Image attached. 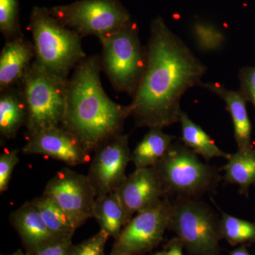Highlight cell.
I'll list each match as a JSON object with an SVG mask.
<instances>
[{
	"instance_id": "cell-28",
	"label": "cell",
	"mask_w": 255,
	"mask_h": 255,
	"mask_svg": "<svg viewBox=\"0 0 255 255\" xmlns=\"http://www.w3.org/2000/svg\"><path fill=\"white\" fill-rule=\"evenodd\" d=\"M18 162V150H6L0 154V192L7 190L13 171Z\"/></svg>"
},
{
	"instance_id": "cell-6",
	"label": "cell",
	"mask_w": 255,
	"mask_h": 255,
	"mask_svg": "<svg viewBox=\"0 0 255 255\" xmlns=\"http://www.w3.org/2000/svg\"><path fill=\"white\" fill-rule=\"evenodd\" d=\"M184 143L174 142L154 168L167 197L200 198L216 191L221 180L219 169L201 162Z\"/></svg>"
},
{
	"instance_id": "cell-18",
	"label": "cell",
	"mask_w": 255,
	"mask_h": 255,
	"mask_svg": "<svg viewBox=\"0 0 255 255\" xmlns=\"http://www.w3.org/2000/svg\"><path fill=\"white\" fill-rule=\"evenodd\" d=\"M175 137L159 128H150L131 152V162L135 169L152 167L167 153Z\"/></svg>"
},
{
	"instance_id": "cell-26",
	"label": "cell",
	"mask_w": 255,
	"mask_h": 255,
	"mask_svg": "<svg viewBox=\"0 0 255 255\" xmlns=\"http://www.w3.org/2000/svg\"><path fill=\"white\" fill-rule=\"evenodd\" d=\"M73 246L72 239L53 238L25 252L28 255H71Z\"/></svg>"
},
{
	"instance_id": "cell-33",
	"label": "cell",
	"mask_w": 255,
	"mask_h": 255,
	"mask_svg": "<svg viewBox=\"0 0 255 255\" xmlns=\"http://www.w3.org/2000/svg\"><path fill=\"white\" fill-rule=\"evenodd\" d=\"M152 255H167V252L166 251L159 252V253H155V254Z\"/></svg>"
},
{
	"instance_id": "cell-32",
	"label": "cell",
	"mask_w": 255,
	"mask_h": 255,
	"mask_svg": "<svg viewBox=\"0 0 255 255\" xmlns=\"http://www.w3.org/2000/svg\"><path fill=\"white\" fill-rule=\"evenodd\" d=\"M10 255H28L26 254V252H23L21 251V250H17L16 252H14V253L11 254Z\"/></svg>"
},
{
	"instance_id": "cell-13",
	"label": "cell",
	"mask_w": 255,
	"mask_h": 255,
	"mask_svg": "<svg viewBox=\"0 0 255 255\" xmlns=\"http://www.w3.org/2000/svg\"><path fill=\"white\" fill-rule=\"evenodd\" d=\"M128 221L167 197L163 184L153 167L135 169L115 191Z\"/></svg>"
},
{
	"instance_id": "cell-31",
	"label": "cell",
	"mask_w": 255,
	"mask_h": 255,
	"mask_svg": "<svg viewBox=\"0 0 255 255\" xmlns=\"http://www.w3.org/2000/svg\"><path fill=\"white\" fill-rule=\"evenodd\" d=\"M230 255H251V253L247 250L246 245H242L241 247L237 248L230 253Z\"/></svg>"
},
{
	"instance_id": "cell-14",
	"label": "cell",
	"mask_w": 255,
	"mask_h": 255,
	"mask_svg": "<svg viewBox=\"0 0 255 255\" xmlns=\"http://www.w3.org/2000/svg\"><path fill=\"white\" fill-rule=\"evenodd\" d=\"M35 56L33 43L23 35L6 41L0 54V92L17 86Z\"/></svg>"
},
{
	"instance_id": "cell-16",
	"label": "cell",
	"mask_w": 255,
	"mask_h": 255,
	"mask_svg": "<svg viewBox=\"0 0 255 255\" xmlns=\"http://www.w3.org/2000/svg\"><path fill=\"white\" fill-rule=\"evenodd\" d=\"M9 221L21 238L25 251L56 238L47 227L32 201L24 203L13 211Z\"/></svg>"
},
{
	"instance_id": "cell-21",
	"label": "cell",
	"mask_w": 255,
	"mask_h": 255,
	"mask_svg": "<svg viewBox=\"0 0 255 255\" xmlns=\"http://www.w3.org/2000/svg\"><path fill=\"white\" fill-rule=\"evenodd\" d=\"M224 179L230 184H237L241 194L248 195L251 186L255 185V149L238 150L231 154L224 167Z\"/></svg>"
},
{
	"instance_id": "cell-3",
	"label": "cell",
	"mask_w": 255,
	"mask_h": 255,
	"mask_svg": "<svg viewBox=\"0 0 255 255\" xmlns=\"http://www.w3.org/2000/svg\"><path fill=\"white\" fill-rule=\"evenodd\" d=\"M35 49L34 61L57 76L69 74L87 58L82 38L52 15L49 9L34 6L28 25Z\"/></svg>"
},
{
	"instance_id": "cell-34",
	"label": "cell",
	"mask_w": 255,
	"mask_h": 255,
	"mask_svg": "<svg viewBox=\"0 0 255 255\" xmlns=\"http://www.w3.org/2000/svg\"><path fill=\"white\" fill-rule=\"evenodd\" d=\"M1 255H4V254L2 255V254H1Z\"/></svg>"
},
{
	"instance_id": "cell-29",
	"label": "cell",
	"mask_w": 255,
	"mask_h": 255,
	"mask_svg": "<svg viewBox=\"0 0 255 255\" xmlns=\"http://www.w3.org/2000/svg\"><path fill=\"white\" fill-rule=\"evenodd\" d=\"M241 91L255 109V66L244 67L239 72Z\"/></svg>"
},
{
	"instance_id": "cell-11",
	"label": "cell",
	"mask_w": 255,
	"mask_h": 255,
	"mask_svg": "<svg viewBox=\"0 0 255 255\" xmlns=\"http://www.w3.org/2000/svg\"><path fill=\"white\" fill-rule=\"evenodd\" d=\"M87 177L97 196L115 192L127 176L126 171L131 161L128 135L121 134L103 142L95 149Z\"/></svg>"
},
{
	"instance_id": "cell-4",
	"label": "cell",
	"mask_w": 255,
	"mask_h": 255,
	"mask_svg": "<svg viewBox=\"0 0 255 255\" xmlns=\"http://www.w3.org/2000/svg\"><path fill=\"white\" fill-rule=\"evenodd\" d=\"M102 72L117 92L132 97L145 71L147 50L142 46L136 23L100 38Z\"/></svg>"
},
{
	"instance_id": "cell-12",
	"label": "cell",
	"mask_w": 255,
	"mask_h": 255,
	"mask_svg": "<svg viewBox=\"0 0 255 255\" xmlns=\"http://www.w3.org/2000/svg\"><path fill=\"white\" fill-rule=\"evenodd\" d=\"M25 155H40L63 162L70 167L91 161V152L61 126L44 129L28 135L22 148Z\"/></svg>"
},
{
	"instance_id": "cell-27",
	"label": "cell",
	"mask_w": 255,
	"mask_h": 255,
	"mask_svg": "<svg viewBox=\"0 0 255 255\" xmlns=\"http://www.w3.org/2000/svg\"><path fill=\"white\" fill-rule=\"evenodd\" d=\"M110 236L100 230L85 241L74 245L71 255H105V247Z\"/></svg>"
},
{
	"instance_id": "cell-1",
	"label": "cell",
	"mask_w": 255,
	"mask_h": 255,
	"mask_svg": "<svg viewBox=\"0 0 255 255\" xmlns=\"http://www.w3.org/2000/svg\"><path fill=\"white\" fill-rule=\"evenodd\" d=\"M145 71L129 105L137 127L164 128L179 122L180 102L199 86L207 67L157 16L150 25Z\"/></svg>"
},
{
	"instance_id": "cell-10",
	"label": "cell",
	"mask_w": 255,
	"mask_h": 255,
	"mask_svg": "<svg viewBox=\"0 0 255 255\" xmlns=\"http://www.w3.org/2000/svg\"><path fill=\"white\" fill-rule=\"evenodd\" d=\"M43 194L61 208L76 229L93 218L97 196L87 175L64 167L48 181Z\"/></svg>"
},
{
	"instance_id": "cell-5",
	"label": "cell",
	"mask_w": 255,
	"mask_h": 255,
	"mask_svg": "<svg viewBox=\"0 0 255 255\" xmlns=\"http://www.w3.org/2000/svg\"><path fill=\"white\" fill-rule=\"evenodd\" d=\"M68 78L50 73L33 61L18 84L27 110L28 135L60 127L63 122Z\"/></svg>"
},
{
	"instance_id": "cell-2",
	"label": "cell",
	"mask_w": 255,
	"mask_h": 255,
	"mask_svg": "<svg viewBox=\"0 0 255 255\" xmlns=\"http://www.w3.org/2000/svg\"><path fill=\"white\" fill-rule=\"evenodd\" d=\"M100 57L87 56L68 78L61 127L71 132L90 152L109 139L123 133L130 117L129 105L116 103L101 81Z\"/></svg>"
},
{
	"instance_id": "cell-8",
	"label": "cell",
	"mask_w": 255,
	"mask_h": 255,
	"mask_svg": "<svg viewBox=\"0 0 255 255\" xmlns=\"http://www.w3.org/2000/svg\"><path fill=\"white\" fill-rule=\"evenodd\" d=\"M49 10L58 21L82 38L95 36L100 39L120 31L132 21L119 0H79Z\"/></svg>"
},
{
	"instance_id": "cell-23",
	"label": "cell",
	"mask_w": 255,
	"mask_h": 255,
	"mask_svg": "<svg viewBox=\"0 0 255 255\" xmlns=\"http://www.w3.org/2000/svg\"><path fill=\"white\" fill-rule=\"evenodd\" d=\"M221 232L223 239L233 246L255 243V221H245L222 212Z\"/></svg>"
},
{
	"instance_id": "cell-20",
	"label": "cell",
	"mask_w": 255,
	"mask_h": 255,
	"mask_svg": "<svg viewBox=\"0 0 255 255\" xmlns=\"http://www.w3.org/2000/svg\"><path fill=\"white\" fill-rule=\"evenodd\" d=\"M182 127L181 140L187 147L194 151L196 155L209 161L215 157L229 159L231 154L223 152L215 143L204 129L191 121L187 114L182 112L179 119Z\"/></svg>"
},
{
	"instance_id": "cell-24",
	"label": "cell",
	"mask_w": 255,
	"mask_h": 255,
	"mask_svg": "<svg viewBox=\"0 0 255 255\" xmlns=\"http://www.w3.org/2000/svg\"><path fill=\"white\" fill-rule=\"evenodd\" d=\"M0 31L6 41L23 36L18 0H0Z\"/></svg>"
},
{
	"instance_id": "cell-15",
	"label": "cell",
	"mask_w": 255,
	"mask_h": 255,
	"mask_svg": "<svg viewBox=\"0 0 255 255\" xmlns=\"http://www.w3.org/2000/svg\"><path fill=\"white\" fill-rule=\"evenodd\" d=\"M199 86L213 92L224 101L232 118L238 150L252 148V125L246 107L248 101L241 90H228L217 82H201Z\"/></svg>"
},
{
	"instance_id": "cell-25",
	"label": "cell",
	"mask_w": 255,
	"mask_h": 255,
	"mask_svg": "<svg viewBox=\"0 0 255 255\" xmlns=\"http://www.w3.org/2000/svg\"><path fill=\"white\" fill-rule=\"evenodd\" d=\"M193 34L198 48L203 51H216L224 44L226 36L216 26L204 21L193 25Z\"/></svg>"
},
{
	"instance_id": "cell-17",
	"label": "cell",
	"mask_w": 255,
	"mask_h": 255,
	"mask_svg": "<svg viewBox=\"0 0 255 255\" xmlns=\"http://www.w3.org/2000/svg\"><path fill=\"white\" fill-rule=\"evenodd\" d=\"M27 110L19 87L1 92L0 95V135L4 140H11L25 127Z\"/></svg>"
},
{
	"instance_id": "cell-9",
	"label": "cell",
	"mask_w": 255,
	"mask_h": 255,
	"mask_svg": "<svg viewBox=\"0 0 255 255\" xmlns=\"http://www.w3.org/2000/svg\"><path fill=\"white\" fill-rule=\"evenodd\" d=\"M172 206V201L166 197L135 214L115 240L109 255H142L158 246L168 229Z\"/></svg>"
},
{
	"instance_id": "cell-7",
	"label": "cell",
	"mask_w": 255,
	"mask_h": 255,
	"mask_svg": "<svg viewBox=\"0 0 255 255\" xmlns=\"http://www.w3.org/2000/svg\"><path fill=\"white\" fill-rule=\"evenodd\" d=\"M168 229L189 255H221V218L199 198L176 197L172 201Z\"/></svg>"
},
{
	"instance_id": "cell-30",
	"label": "cell",
	"mask_w": 255,
	"mask_h": 255,
	"mask_svg": "<svg viewBox=\"0 0 255 255\" xmlns=\"http://www.w3.org/2000/svg\"><path fill=\"white\" fill-rule=\"evenodd\" d=\"M184 246L179 238H175L170 241L167 246V255H184Z\"/></svg>"
},
{
	"instance_id": "cell-22",
	"label": "cell",
	"mask_w": 255,
	"mask_h": 255,
	"mask_svg": "<svg viewBox=\"0 0 255 255\" xmlns=\"http://www.w3.org/2000/svg\"><path fill=\"white\" fill-rule=\"evenodd\" d=\"M31 201L38 208L42 219L54 237L72 239L76 228L49 196L43 193L41 196Z\"/></svg>"
},
{
	"instance_id": "cell-19",
	"label": "cell",
	"mask_w": 255,
	"mask_h": 255,
	"mask_svg": "<svg viewBox=\"0 0 255 255\" xmlns=\"http://www.w3.org/2000/svg\"><path fill=\"white\" fill-rule=\"evenodd\" d=\"M93 218L100 226V230L110 237L117 240L128 221L123 206L117 193L97 196Z\"/></svg>"
}]
</instances>
